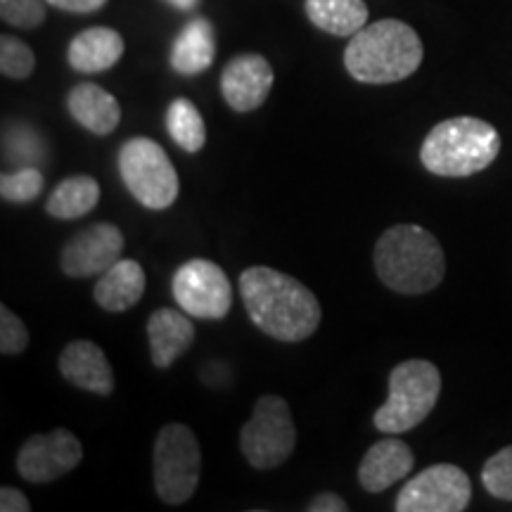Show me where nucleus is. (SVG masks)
<instances>
[{
	"label": "nucleus",
	"mask_w": 512,
	"mask_h": 512,
	"mask_svg": "<svg viewBox=\"0 0 512 512\" xmlns=\"http://www.w3.org/2000/svg\"><path fill=\"white\" fill-rule=\"evenodd\" d=\"M240 294L252 323L278 342H304L323 318L316 294L275 268L252 266L242 271Z\"/></svg>",
	"instance_id": "f257e3e1"
},
{
	"label": "nucleus",
	"mask_w": 512,
	"mask_h": 512,
	"mask_svg": "<svg viewBox=\"0 0 512 512\" xmlns=\"http://www.w3.org/2000/svg\"><path fill=\"white\" fill-rule=\"evenodd\" d=\"M377 278L399 294H425L444 280L446 256L430 230L399 223L384 230L373 252Z\"/></svg>",
	"instance_id": "f03ea898"
},
{
	"label": "nucleus",
	"mask_w": 512,
	"mask_h": 512,
	"mask_svg": "<svg viewBox=\"0 0 512 512\" xmlns=\"http://www.w3.org/2000/svg\"><path fill=\"white\" fill-rule=\"evenodd\" d=\"M422 41L413 27L399 19H380L351 36L344 67L356 81L384 86L408 79L422 64Z\"/></svg>",
	"instance_id": "7ed1b4c3"
},
{
	"label": "nucleus",
	"mask_w": 512,
	"mask_h": 512,
	"mask_svg": "<svg viewBox=\"0 0 512 512\" xmlns=\"http://www.w3.org/2000/svg\"><path fill=\"white\" fill-rule=\"evenodd\" d=\"M501 152V136L489 121L456 117L441 121L427 133L420 162L434 176L467 178L489 169Z\"/></svg>",
	"instance_id": "20e7f679"
},
{
	"label": "nucleus",
	"mask_w": 512,
	"mask_h": 512,
	"mask_svg": "<svg viewBox=\"0 0 512 512\" xmlns=\"http://www.w3.org/2000/svg\"><path fill=\"white\" fill-rule=\"evenodd\" d=\"M441 394V373L430 361L411 358L389 375L387 401L373 415L375 427L384 434L411 432L430 418Z\"/></svg>",
	"instance_id": "39448f33"
},
{
	"label": "nucleus",
	"mask_w": 512,
	"mask_h": 512,
	"mask_svg": "<svg viewBox=\"0 0 512 512\" xmlns=\"http://www.w3.org/2000/svg\"><path fill=\"white\" fill-rule=\"evenodd\" d=\"M119 176L133 200L164 211L178 200V174L166 150L152 138H131L119 147Z\"/></svg>",
	"instance_id": "423d86ee"
},
{
	"label": "nucleus",
	"mask_w": 512,
	"mask_h": 512,
	"mask_svg": "<svg viewBox=\"0 0 512 512\" xmlns=\"http://www.w3.org/2000/svg\"><path fill=\"white\" fill-rule=\"evenodd\" d=\"M202 475L200 441L188 425L171 422L155 439V491L166 505L190 501Z\"/></svg>",
	"instance_id": "0eeeda50"
},
{
	"label": "nucleus",
	"mask_w": 512,
	"mask_h": 512,
	"mask_svg": "<svg viewBox=\"0 0 512 512\" xmlns=\"http://www.w3.org/2000/svg\"><path fill=\"white\" fill-rule=\"evenodd\" d=\"M294 446H297V430H294L287 401L275 394L261 396L256 401L252 418L242 425V456L256 470H273L292 456Z\"/></svg>",
	"instance_id": "6e6552de"
},
{
	"label": "nucleus",
	"mask_w": 512,
	"mask_h": 512,
	"mask_svg": "<svg viewBox=\"0 0 512 512\" xmlns=\"http://www.w3.org/2000/svg\"><path fill=\"white\" fill-rule=\"evenodd\" d=\"M176 304L192 318L223 320L233 306V285L226 271L209 259H190L171 283Z\"/></svg>",
	"instance_id": "1a4fd4ad"
},
{
	"label": "nucleus",
	"mask_w": 512,
	"mask_h": 512,
	"mask_svg": "<svg viewBox=\"0 0 512 512\" xmlns=\"http://www.w3.org/2000/svg\"><path fill=\"white\" fill-rule=\"evenodd\" d=\"M472 498L470 477L458 465L439 463L422 470L396 496V512H463Z\"/></svg>",
	"instance_id": "9d476101"
},
{
	"label": "nucleus",
	"mask_w": 512,
	"mask_h": 512,
	"mask_svg": "<svg viewBox=\"0 0 512 512\" xmlns=\"http://www.w3.org/2000/svg\"><path fill=\"white\" fill-rule=\"evenodd\" d=\"M83 458L81 441L69 430L34 434L17 453V472L24 482L50 484L72 472Z\"/></svg>",
	"instance_id": "9b49d317"
},
{
	"label": "nucleus",
	"mask_w": 512,
	"mask_h": 512,
	"mask_svg": "<svg viewBox=\"0 0 512 512\" xmlns=\"http://www.w3.org/2000/svg\"><path fill=\"white\" fill-rule=\"evenodd\" d=\"M124 233L114 223H95V226L76 233L67 242L60 256V268L69 278H91L112 268L124 254Z\"/></svg>",
	"instance_id": "f8f14e48"
},
{
	"label": "nucleus",
	"mask_w": 512,
	"mask_h": 512,
	"mask_svg": "<svg viewBox=\"0 0 512 512\" xmlns=\"http://www.w3.org/2000/svg\"><path fill=\"white\" fill-rule=\"evenodd\" d=\"M273 69L264 55L233 57L221 74V93L235 112H254L264 105L273 88Z\"/></svg>",
	"instance_id": "ddd939ff"
},
{
	"label": "nucleus",
	"mask_w": 512,
	"mask_h": 512,
	"mask_svg": "<svg viewBox=\"0 0 512 512\" xmlns=\"http://www.w3.org/2000/svg\"><path fill=\"white\" fill-rule=\"evenodd\" d=\"M60 373L74 387L98 396L114 392V373L105 351L88 339H74L60 354Z\"/></svg>",
	"instance_id": "4468645a"
},
{
	"label": "nucleus",
	"mask_w": 512,
	"mask_h": 512,
	"mask_svg": "<svg viewBox=\"0 0 512 512\" xmlns=\"http://www.w3.org/2000/svg\"><path fill=\"white\" fill-rule=\"evenodd\" d=\"M413 465L415 456L411 446L389 434L387 439H380L366 451L361 465H358V482L370 494H382L392 484L408 477Z\"/></svg>",
	"instance_id": "2eb2a0df"
},
{
	"label": "nucleus",
	"mask_w": 512,
	"mask_h": 512,
	"mask_svg": "<svg viewBox=\"0 0 512 512\" xmlns=\"http://www.w3.org/2000/svg\"><path fill=\"white\" fill-rule=\"evenodd\" d=\"M147 339H150V356L155 368L166 370L192 347L195 328L185 311L159 309L147 320Z\"/></svg>",
	"instance_id": "dca6fc26"
},
{
	"label": "nucleus",
	"mask_w": 512,
	"mask_h": 512,
	"mask_svg": "<svg viewBox=\"0 0 512 512\" xmlns=\"http://www.w3.org/2000/svg\"><path fill=\"white\" fill-rule=\"evenodd\" d=\"M126 43L117 29L93 27L72 38L67 62L74 72L100 74L112 69L124 57Z\"/></svg>",
	"instance_id": "f3484780"
},
{
	"label": "nucleus",
	"mask_w": 512,
	"mask_h": 512,
	"mask_svg": "<svg viewBox=\"0 0 512 512\" xmlns=\"http://www.w3.org/2000/svg\"><path fill=\"white\" fill-rule=\"evenodd\" d=\"M67 110L93 136H110L121 121V107L98 83H79L67 95Z\"/></svg>",
	"instance_id": "a211bd4d"
},
{
	"label": "nucleus",
	"mask_w": 512,
	"mask_h": 512,
	"mask_svg": "<svg viewBox=\"0 0 512 512\" xmlns=\"http://www.w3.org/2000/svg\"><path fill=\"white\" fill-rule=\"evenodd\" d=\"M145 285L147 280L143 266L133 259H119L117 264L100 275L93 297L100 309L121 313L136 306L143 299Z\"/></svg>",
	"instance_id": "6ab92c4d"
},
{
	"label": "nucleus",
	"mask_w": 512,
	"mask_h": 512,
	"mask_svg": "<svg viewBox=\"0 0 512 512\" xmlns=\"http://www.w3.org/2000/svg\"><path fill=\"white\" fill-rule=\"evenodd\" d=\"M216 55V34L207 17H195L176 36L171 67L176 74L195 76L207 72Z\"/></svg>",
	"instance_id": "aec40b11"
},
{
	"label": "nucleus",
	"mask_w": 512,
	"mask_h": 512,
	"mask_svg": "<svg viewBox=\"0 0 512 512\" xmlns=\"http://www.w3.org/2000/svg\"><path fill=\"white\" fill-rule=\"evenodd\" d=\"M306 17L325 34L354 36L368 24V5L363 0H306Z\"/></svg>",
	"instance_id": "412c9836"
},
{
	"label": "nucleus",
	"mask_w": 512,
	"mask_h": 512,
	"mask_svg": "<svg viewBox=\"0 0 512 512\" xmlns=\"http://www.w3.org/2000/svg\"><path fill=\"white\" fill-rule=\"evenodd\" d=\"M100 202V183L93 176H69L48 195L46 211L53 219L74 221L91 214Z\"/></svg>",
	"instance_id": "4be33fe9"
},
{
	"label": "nucleus",
	"mask_w": 512,
	"mask_h": 512,
	"mask_svg": "<svg viewBox=\"0 0 512 512\" xmlns=\"http://www.w3.org/2000/svg\"><path fill=\"white\" fill-rule=\"evenodd\" d=\"M166 131L171 140L190 155L200 152L207 143V126H204L202 114L188 98H176L171 102L166 110Z\"/></svg>",
	"instance_id": "5701e85b"
},
{
	"label": "nucleus",
	"mask_w": 512,
	"mask_h": 512,
	"mask_svg": "<svg viewBox=\"0 0 512 512\" xmlns=\"http://www.w3.org/2000/svg\"><path fill=\"white\" fill-rule=\"evenodd\" d=\"M3 155L12 164L38 166L46 157V145L38 138V133L29 126H5L3 131Z\"/></svg>",
	"instance_id": "b1692460"
},
{
	"label": "nucleus",
	"mask_w": 512,
	"mask_h": 512,
	"mask_svg": "<svg viewBox=\"0 0 512 512\" xmlns=\"http://www.w3.org/2000/svg\"><path fill=\"white\" fill-rule=\"evenodd\" d=\"M43 174L38 166H19L10 174L0 176V195L5 202L12 204H29L43 192Z\"/></svg>",
	"instance_id": "393cba45"
},
{
	"label": "nucleus",
	"mask_w": 512,
	"mask_h": 512,
	"mask_svg": "<svg viewBox=\"0 0 512 512\" xmlns=\"http://www.w3.org/2000/svg\"><path fill=\"white\" fill-rule=\"evenodd\" d=\"M36 69V55L27 43L5 34L0 38V72L8 79H29Z\"/></svg>",
	"instance_id": "a878e982"
},
{
	"label": "nucleus",
	"mask_w": 512,
	"mask_h": 512,
	"mask_svg": "<svg viewBox=\"0 0 512 512\" xmlns=\"http://www.w3.org/2000/svg\"><path fill=\"white\" fill-rule=\"evenodd\" d=\"M484 489L501 501H512V446H505L484 463Z\"/></svg>",
	"instance_id": "bb28decb"
},
{
	"label": "nucleus",
	"mask_w": 512,
	"mask_h": 512,
	"mask_svg": "<svg viewBox=\"0 0 512 512\" xmlns=\"http://www.w3.org/2000/svg\"><path fill=\"white\" fill-rule=\"evenodd\" d=\"M46 0H0V17L17 29H36L46 22Z\"/></svg>",
	"instance_id": "cd10ccee"
},
{
	"label": "nucleus",
	"mask_w": 512,
	"mask_h": 512,
	"mask_svg": "<svg viewBox=\"0 0 512 512\" xmlns=\"http://www.w3.org/2000/svg\"><path fill=\"white\" fill-rule=\"evenodd\" d=\"M29 347V330L17 313H12L8 306H0V354L17 356Z\"/></svg>",
	"instance_id": "c85d7f7f"
},
{
	"label": "nucleus",
	"mask_w": 512,
	"mask_h": 512,
	"mask_svg": "<svg viewBox=\"0 0 512 512\" xmlns=\"http://www.w3.org/2000/svg\"><path fill=\"white\" fill-rule=\"evenodd\" d=\"M0 510L3 512H29L31 503L22 491L15 486H3L0 489Z\"/></svg>",
	"instance_id": "c756f323"
},
{
	"label": "nucleus",
	"mask_w": 512,
	"mask_h": 512,
	"mask_svg": "<svg viewBox=\"0 0 512 512\" xmlns=\"http://www.w3.org/2000/svg\"><path fill=\"white\" fill-rule=\"evenodd\" d=\"M306 510L309 512H347L349 505L342 496L332 494V491H323V494L311 498L309 508Z\"/></svg>",
	"instance_id": "7c9ffc66"
},
{
	"label": "nucleus",
	"mask_w": 512,
	"mask_h": 512,
	"mask_svg": "<svg viewBox=\"0 0 512 512\" xmlns=\"http://www.w3.org/2000/svg\"><path fill=\"white\" fill-rule=\"evenodd\" d=\"M48 5H53L57 10L64 12H76V15H88V12L100 10L102 5H107V0H46Z\"/></svg>",
	"instance_id": "2f4dec72"
},
{
	"label": "nucleus",
	"mask_w": 512,
	"mask_h": 512,
	"mask_svg": "<svg viewBox=\"0 0 512 512\" xmlns=\"http://www.w3.org/2000/svg\"><path fill=\"white\" fill-rule=\"evenodd\" d=\"M164 3H169L171 8H176V10L188 12V10L195 8V5H200V0H164Z\"/></svg>",
	"instance_id": "473e14b6"
}]
</instances>
